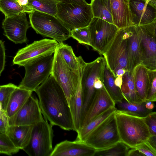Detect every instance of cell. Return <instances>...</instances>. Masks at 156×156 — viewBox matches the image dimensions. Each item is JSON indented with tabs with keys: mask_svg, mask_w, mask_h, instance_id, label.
Wrapping results in <instances>:
<instances>
[{
	"mask_svg": "<svg viewBox=\"0 0 156 156\" xmlns=\"http://www.w3.org/2000/svg\"><path fill=\"white\" fill-rule=\"evenodd\" d=\"M52 126L44 118L33 126L29 142L23 150L29 156H51L53 149Z\"/></svg>",
	"mask_w": 156,
	"mask_h": 156,
	"instance_id": "52a82bcc",
	"label": "cell"
},
{
	"mask_svg": "<svg viewBox=\"0 0 156 156\" xmlns=\"http://www.w3.org/2000/svg\"><path fill=\"white\" fill-rule=\"evenodd\" d=\"M8 120L5 111L2 109L0 112V133H5L9 126Z\"/></svg>",
	"mask_w": 156,
	"mask_h": 156,
	"instance_id": "f35d334b",
	"label": "cell"
},
{
	"mask_svg": "<svg viewBox=\"0 0 156 156\" xmlns=\"http://www.w3.org/2000/svg\"><path fill=\"white\" fill-rule=\"evenodd\" d=\"M29 5L34 10L55 16L58 2L56 0H28Z\"/></svg>",
	"mask_w": 156,
	"mask_h": 156,
	"instance_id": "f546056e",
	"label": "cell"
},
{
	"mask_svg": "<svg viewBox=\"0 0 156 156\" xmlns=\"http://www.w3.org/2000/svg\"><path fill=\"white\" fill-rule=\"evenodd\" d=\"M44 118L53 126L66 130L75 129L72 116L65 94L51 75L35 91Z\"/></svg>",
	"mask_w": 156,
	"mask_h": 156,
	"instance_id": "6da1fadb",
	"label": "cell"
},
{
	"mask_svg": "<svg viewBox=\"0 0 156 156\" xmlns=\"http://www.w3.org/2000/svg\"><path fill=\"white\" fill-rule=\"evenodd\" d=\"M143 154L144 156H156V150L151 147L145 142L135 147Z\"/></svg>",
	"mask_w": 156,
	"mask_h": 156,
	"instance_id": "74e56055",
	"label": "cell"
},
{
	"mask_svg": "<svg viewBox=\"0 0 156 156\" xmlns=\"http://www.w3.org/2000/svg\"><path fill=\"white\" fill-rule=\"evenodd\" d=\"M96 151L83 141L65 140L55 146L51 156H94Z\"/></svg>",
	"mask_w": 156,
	"mask_h": 156,
	"instance_id": "ac0fdd59",
	"label": "cell"
},
{
	"mask_svg": "<svg viewBox=\"0 0 156 156\" xmlns=\"http://www.w3.org/2000/svg\"><path fill=\"white\" fill-rule=\"evenodd\" d=\"M145 102L140 103H132L124 98L115 103L117 110L135 116L145 118L153 112L152 110L147 108Z\"/></svg>",
	"mask_w": 156,
	"mask_h": 156,
	"instance_id": "cb8c5ba5",
	"label": "cell"
},
{
	"mask_svg": "<svg viewBox=\"0 0 156 156\" xmlns=\"http://www.w3.org/2000/svg\"><path fill=\"white\" fill-rule=\"evenodd\" d=\"M132 74L137 95L142 102H145L149 84L148 70L139 64L135 68Z\"/></svg>",
	"mask_w": 156,
	"mask_h": 156,
	"instance_id": "7402d4cb",
	"label": "cell"
},
{
	"mask_svg": "<svg viewBox=\"0 0 156 156\" xmlns=\"http://www.w3.org/2000/svg\"><path fill=\"white\" fill-rule=\"evenodd\" d=\"M59 44L54 39L45 38L34 41L18 50L13 58V63L23 66L29 61L53 54Z\"/></svg>",
	"mask_w": 156,
	"mask_h": 156,
	"instance_id": "4fadbf2b",
	"label": "cell"
},
{
	"mask_svg": "<svg viewBox=\"0 0 156 156\" xmlns=\"http://www.w3.org/2000/svg\"><path fill=\"white\" fill-rule=\"evenodd\" d=\"M113 24L119 29L134 26L129 0H110Z\"/></svg>",
	"mask_w": 156,
	"mask_h": 156,
	"instance_id": "d6986e66",
	"label": "cell"
},
{
	"mask_svg": "<svg viewBox=\"0 0 156 156\" xmlns=\"http://www.w3.org/2000/svg\"><path fill=\"white\" fill-rule=\"evenodd\" d=\"M15 0L16 1H17V0Z\"/></svg>",
	"mask_w": 156,
	"mask_h": 156,
	"instance_id": "816d5d0a",
	"label": "cell"
},
{
	"mask_svg": "<svg viewBox=\"0 0 156 156\" xmlns=\"http://www.w3.org/2000/svg\"><path fill=\"white\" fill-rule=\"evenodd\" d=\"M105 64L104 57H99L86 63L83 68L80 80L83 99L81 124L97 90L94 87L95 81L98 77H103Z\"/></svg>",
	"mask_w": 156,
	"mask_h": 156,
	"instance_id": "ba28073f",
	"label": "cell"
},
{
	"mask_svg": "<svg viewBox=\"0 0 156 156\" xmlns=\"http://www.w3.org/2000/svg\"><path fill=\"white\" fill-rule=\"evenodd\" d=\"M58 2H65L69 3H76L79 4H85L87 3L86 0H56Z\"/></svg>",
	"mask_w": 156,
	"mask_h": 156,
	"instance_id": "ee69618b",
	"label": "cell"
},
{
	"mask_svg": "<svg viewBox=\"0 0 156 156\" xmlns=\"http://www.w3.org/2000/svg\"><path fill=\"white\" fill-rule=\"evenodd\" d=\"M90 46L100 54L103 55L115 38L119 29L114 24L93 17L88 26Z\"/></svg>",
	"mask_w": 156,
	"mask_h": 156,
	"instance_id": "7c38bea8",
	"label": "cell"
},
{
	"mask_svg": "<svg viewBox=\"0 0 156 156\" xmlns=\"http://www.w3.org/2000/svg\"><path fill=\"white\" fill-rule=\"evenodd\" d=\"M128 32V57L127 70L132 73L135 68L140 64L139 42L136 27H127Z\"/></svg>",
	"mask_w": 156,
	"mask_h": 156,
	"instance_id": "44dd1931",
	"label": "cell"
},
{
	"mask_svg": "<svg viewBox=\"0 0 156 156\" xmlns=\"http://www.w3.org/2000/svg\"><path fill=\"white\" fill-rule=\"evenodd\" d=\"M115 77L108 67L105 61L103 75V83L106 90L115 102L124 98L120 89L115 83Z\"/></svg>",
	"mask_w": 156,
	"mask_h": 156,
	"instance_id": "d4e9b609",
	"label": "cell"
},
{
	"mask_svg": "<svg viewBox=\"0 0 156 156\" xmlns=\"http://www.w3.org/2000/svg\"><path fill=\"white\" fill-rule=\"evenodd\" d=\"M19 5L24 9L25 13H30L34 11L28 4V0H17Z\"/></svg>",
	"mask_w": 156,
	"mask_h": 156,
	"instance_id": "60d3db41",
	"label": "cell"
},
{
	"mask_svg": "<svg viewBox=\"0 0 156 156\" xmlns=\"http://www.w3.org/2000/svg\"><path fill=\"white\" fill-rule=\"evenodd\" d=\"M120 90L124 98L132 103L142 102L138 97L135 87L132 73L126 71L122 76V82Z\"/></svg>",
	"mask_w": 156,
	"mask_h": 156,
	"instance_id": "83f0119b",
	"label": "cell"
},
{
	"mask_svg": "<svg viewBox=\"0 0 156 156\" xmlns=\"http://www.w3.org/2000/svg\"><path fill=\"white\" fill-rule=\"evenodd\" d=\"M127 27L119 29L108 48L103 55L108 67L115 78L116 73L119 69H122L127 71Z\"/></svg>",
	"mask_w": 156,
	"mask_h": 156,
	"instance_id": "30bf717a",
	"label": "cell"
},
{
	"mask_svg": "<svg viewBox=\"0 0 156 156\" xmlns=\"http://www.w3.org/2000/svg\"><path fill=\"white\" fill-rule=\"evenodd\" d=\"M154 0V1H156V0Z\"/></svg>",
	"mask_w": 156,
	"mask_h": 156,
	"instance_id": "f907efd6",
	"label": "cell"
},
{
	"mask_svg": "<svg viewBox=\"0 0 156 156\" xmlns=\"http://www.w3.org/2000/svg\"><path fill=\"white\" fill-rule=\"evenodd\" d=\"M144 119L151 136L156 135V112H152Z\"/></svg>",
	"mask_w": 156,
	"mask_h": 156,
	"instance_id": "8d00e7d4",
	"label": "cell"
},
{
	"mask_svg": "<svg viewBox=\"0 0 156 156\" xmlns=\"http://www.w3.org/2000/svg\"><path fill=\"white\" fill-rule=\"evenodd\" d=\"M55 16L69 29L87 27L93 16L90 4L59 2Z\"/></svg>",
	"mask_w": 156,
	"mask_h": 156,
	"instance_id": "8992f818",
	"label": "cell"
},
{
	"mask_svg": "<svg viewBox=\"0 0 156 156\" xmlns=\"http://www.w3.org/2000/svg\"><path fill=\"white\" fill-rule=\"evenodd\" d=\"M85 66L84 62H80L78 70L73 71L56 49L54 53L53 65L50 75L55 78L63 90L68 103L77 91Z\"/></svg>",
	"mask_w": 156,
	"mask_h": 156,
	"instance_id": "277c9868",
	"label": "cell"
},
{
	"mask_svg": "<svg viewBox=\"0 0 156 156\" xmlns=\"http://www.w3.org/2000/svg\"><path fill=\"white\" fill-rule=\"evenodd\" d=\"M122 82V76L116 77L115 80V83L116 86L120 89Z\"/></svg>",
	"mask_w": 156,
	"mask_h": 156,
	"instance_id": "f6af8a7d",
	"label": "cell"
},
{
	"mask_svg": "<svg viewBox=\"0 0 156 156\" xmlns=\"http://www.w3.org/2000/svg\"><path fill=\"white\" fill-rule=\"evenodd\" d=\"M32 92L18 86L14 90L11 95L5 111L8 119L21 108L32 94Z\"/></svg>",
	"mask_w": 156,
	"mask_h": 156,
	"instance_id": "603a6c76",
	"label": "cell"
},
{
	"mask_svg": "<svg viewBox=\"0 0 156 156\" xmlns=\"http://www.w3.org/2000/svg\"><path fill=\"white\" fill-rule=\"evenodd\" d=\"M44 119L38 99L32 94L21 108L8 119V125L34 126Z\"/></svg>",
	"mask_w": 156,
	"mask_h": 156,
	"instance_id": "5bb4252c",
	"label": "cell"
},
{
	"mask_svg": "<svg viewBox=\"0 0 156 156\" xmlns=\"http://www.w3.org/2000/svg\"><path fill=\"white\" fill-rule=\"evenodd\" d=\"M147 0V1H151L152 2H153L155 3H156V1H154V0Z\"/></svg>",
	"mask_w": 156,
	"mask_h": 156,
	"instance_id": "c3c4849f",
	"label": "cell"
},
{
	"mask_svg": "<svg viewBox=\"0 0 156 156\" xmlns=\"http://www.w3.org/2000/svg\"><path fill=\"white\" fill-rule=\"evenodd\" d=\"M114 115L120 141L129 147L135 148L151 136L144 118L117 110Z\"/></svg>",
	"mask_w": 156,
	"mask_h": 156,
	"instance_id": "7a4b0ae2",
	"label": "cell"
},
{
	"mask_svg": "<svg viewBox=\"0 0 156 156\" xmlns=\"http://www.w3.org/2000/svg\"><path fill=\"white\" fill-rule=\"evenodd\" d=\"M115 106V102L103 85L101 88L96 90L81 123V128L109 108Z\"/></svg>",
	"mask_w": 156,
	"mask_h": 156,
	"instance_id": "e0dca14e",
	"label": "cell"
},
{
	"mask_svg": "<svg viewBox=\"0 0 156 156\" xmlns=\"http://www.w3.org/2000/svg\"><path fill=\"white\" fill-rule=\"evenodd\" d=\"M33 127V126H9L5 133L16 147L23 150L29 142Z\"/></svg>",
	"mask_w": 156,
	"mask_h": 156,
	"instance_id": "ffe728a7",
	"label": "cell"
},
{
	"mask_svg": "<svg viewBox=\"0 0 156 156\" xmlns=\"http://www.w3.org/2000/svg\"><path fill=\"white\" fill-rule=\"evenodd\" d=\"M5 62V49L4 42L0 40V76L4 70Z\"/></svg>",
	"mask_w": 156,
	"mask_h": 156,
	"instance_id": "ab89813d",
	"label": "cell"
},
{
	"mask_svg": "<svg viewBox=\"0 0 156 156\" xmlns=\"http://www.w3.org/2000/svg\"><path fill=\"white\" fill-rule=\"evenodd\" d=\"M2 108L1 105L0 103V112H1V110H2Z\"/></svg>",
	"mask_w": 156,
	"mask_h": 156,
	"instance_id": "681fc988",
	"label": "cell"
},
{
	"mask_svg": "<svg viewBox=\"0 0 156 156\" xmlns=\"http://www.w3.org/2000/svg\"><path fill=\"white\" fill-rule=\"evenodd\" d=\"M31 26L37 34L63 43L71 37V30L55 16L34 10L29 13Z\"/></svg>",
	"mask_w": 156,
	"mask_h": 156,
	"instance_id": "3957f363",
	"label": "cell"
},
{
	"mask_svg": "<svg viewBox=\"0 0 156 156\" xmlns=\"http://www.w3.org/2000/svg\"><path fill=\"white\" fill-rule=\"evenodd\" d=\"M54 54L43 56L27 62L23 66L24 76L18 87L35 91L50 76L52 68Z\"/></svg>",
	"mask_w": 156,
	"mask_h": 156,
	"instance_id": "5b68a950",
	"label": "cell"
},
{
	"mask_svg": "<svg viewBox=\"0 0 156 156\" xmlns=\"http://www.w3.org/2000/svg\"><path fill=\"white\" fill-rule=\"evenodd\" d=\"M25 12L11 17H5L2 23L4 34L15 44L26 42L27 30L30 27Z\"/></svg>",
	"mask_w": 156,
	"mask_h": 156,
	"instance_id": "9a60e30c",
	"label": "cell"
},
{
	"mask_svg": "<svg viewBox=\"0 0 156 156\" xmlns=\"http://www.w3.org/2000/svg\"><path fill=\"white\" fill-rule=\"evenodd\" d=\"M90 4L93 17L113 24L110 0H91Z\"/></svg>",
	"mask_w": 156,
	"mask_h": 156,
	"instance_id": "4316f807",
	"label": "cell"
},
{
	"mask_svg": "<svg viewBox=\"0 0 156 156\" xmlns=\"http://www.w3.org/2000/svg\"><path fill=\"white\" fill-rule=\"evenodd\" d=\"M127 71L125 70L120 69L118 70L116 73L115 76L116 77L122 76Z\"/></svg>",
	"mask_w": 156,
	"mask_h": 156,
	"instance_id": "7dc6e473",
	"label": "cell"
},
{
	"mask_svg": "<svg viewBox=\"0 0 156 156\" xmlns=\"http://www.w3.org/2000/svg\"><path fill=\"white\" fill-rule=\"evenodd\" d=\"M127 156H144V155L136 149L135 148H130L128 151Z\"/></svg>",
	"mask_w": 156,
	"mask_h": 156,
	"instance_id": "7bdbcfd3",
	"label": "cell"
},
{
	"mask_svg": "<svg viewBox=\"0 0 156 156\" xmlns=\"http://www.w3.org/2000/svg\"><path fill=\"white\" fill-rule=\"evenodd\" d=\"M130 148L120 141L106 149L96 150L94 156H127Z\"/></svg>",
	"mask_w": 156,
	"mask_h": 156,
	"instance_id": "4dcf8cb0",
	"label": "cell"
},
{
	"mask_svg": "<svg viewBox=\"0 0 156 156\" xmlns=\"http://www.w3.org/2000/svg\"><path fill=\"white\" fill-rule=\"evenodd\" d=\"M116 110L115 106L111 107L91 120L87 124L81 127L77 132V135L76 140L83 141L90 133L114 114Z\"/></svg>",
	"mask_w": 156,
	"mask_h": 156,
	"instance_id": "484cf974",
	"label": "cell"
},
{
	"mask_svg": "<svg viewBox=\"0 0 156 156\" xmlns=\"http://www.w3.org/2000/svg\"><path fill=\"white\" fill-rule=\"evenodd\" d=\"M145 106L147 109L149 110H153L154 108V105L153 102L146 101Z\"/></svg>",
	"mask_w": 156,
	"mask_h": 156,
	"instance_id": "bcb514c9",
	"label": "cell"
},
{
	"mask_svg": "<svg viewBox=\"0 0 156 156\" xmlns=\"http://www.w3.org/2000/svg\"><path fill=\"white\" fill-rule=\"evenodd\" d=\"M115 113L90 133L83 141L96 150L106 149L120 141Z\"/></svg>",
	"mask_w": 156,
	"mask_h": 156,
	"instance_id": "8fae6325",
	"label": "cell"
},
{
	"mask_svg": "<svg viewBox=\"0 0 156 156\" xmlns=\"http://www.w3.org/2000/svg\"><path fill=\"white\" fill-rule=\"evenodd\" d=\"M17 87L12 83L0 86V103L3 111H6L11 95Z\"/></svg>",
	"mask_w": 156,
	"mask_h": 156,
	"instance_id": "e575fe53",
	"label": "cell"
},
{
	"mask_svg": "<svg viewBox=\"0 0 156 156\" xmlns=\"http://www.w3.org/2000/svg\"><path fill=\"white\" fill-rule=\"evenodd\" d=\"M148 88L146 101L155 102L156 100V70H148Z\"/></svg>",
	"mask_w": 156,
	"mask_h": 156,
	"instance_id": "d590c367",
	"label": "cell"
},
{
	"mask_svg": "<svg viewBox=\"0 0 156 156\" xmlns=\"http://www.w3.org/2000/svg\"><path fill=\"white\" fill-rule=\"evenodd\" d=\"M0 11L7 17L14 16L21 12H25L23 8L14 0H0Z\"/></svg>",
	"mask_w": 156,
	"mask_h": 156,
	"instance_id": "1f68e13d",
	"label": "cell"
},
{
	"mask_svg": "<svg viewBox=\"0 0 156 156\" xmlns=\"http://www.w3.org/2000/svg\"><path fill=\"white\" fill-rule=\"evenodd\" d=\"M149 146L156 150V135H151L145 142Z\"/></svg>",
	"mask_w": 156,
	"mask_h": 156,
	"instance_id": "b9f144b4",
	"label": "cell"
},
{
	"mask_svg": "<svg viewBox=\"0 0 156 156\" xmlns=\"http://www.w3.org/2000/svg\"><path fill=\"white\" fill-rule=\"evenodd\" d=\"M132 22L135 26L156 21V3L146 0H129Z\"/></svg>",
	"mask_w": 156,
	"mask_h": 156,
	"instance_id": "2e32d148",
	"label": "cell"
},
{
	"mask_svg": "<svg viewBox=\"0 0 156 156\" xmlns=\"http://www.w3.org/2000/svg\"><path fill=\"white\" fill-rule=\"evenodd\" d=\"M20 150L13 145L5 133H0V154L11 156Z\"/></svg>",
	"mask_w": 156,
	"mask_h": 156,
	"instance_id": "d6a6232c",
	"label": "cell"
},
{
	"mask_svg": "<svg viewBox=\"0 0 156 156\" xmlns=\"http://www.w3.org/2000/svg\"><path fill=\"white\" fill-rule=\"evenodd\" d=\"M135 27L138 40L140 64L148 70H156V21Z\"/></svg>",
	"mask_w": 156,
	"mask_h": 156,
	"instance_id": "9c48e42d",
	"label": "cell"
},
{
	"mask_svg": "<svg viewBox=\"0 0 156 156\" xmlns=\"http://www.w3.org/2000/svg\"><path fill=\"white\" fill-rule=\"evenodd\" d=\"M56 50L71 70L73 71L78 70V58L76 56L71 46L62 43L59 44Z\"/></svg>",
	"mask_w": 156,
	"mask_h": 156,
	"instance_id": "f1b7e54d",
	"label": "cell"
},
{
	"mask_svg": "<svg viewBox=\"0 0 156 156\" xmlns=\"http://www.w3.org/2000/svg\"><path fill=\"white\" fill-rule=\"evenodd\" d=\"M70 36L79 43L90 46V36L88 26L71 30Z\"/></svg>",
	"mask_w": 156,
	"mask_h": 156,
	"instance_id": "836d02e7",
	"label": "cell"
}]
</instances>
